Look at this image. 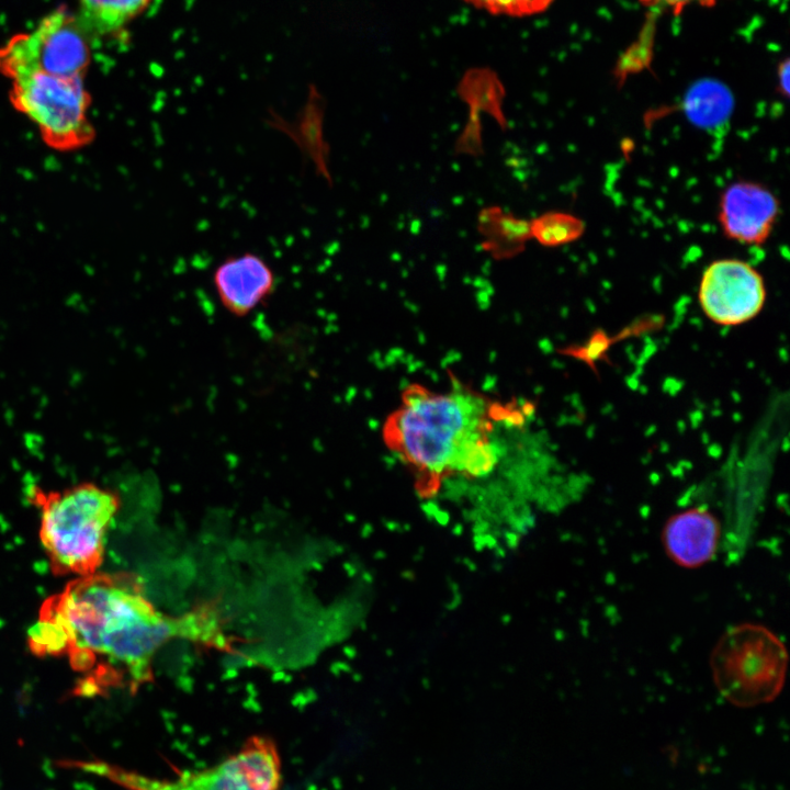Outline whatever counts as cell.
<instances>
[{
	"mask_svg": "<svg viewBox=\"0 0 790 790\" xmlns=\"http://www.w3.org/2000/svg\"><path fill=\"white\" fill-rule=\"evenodd\" d=\"M205 624L198 614L159 613L132 574L94 573L75 578L43 602L27 645L37 656H67L81 676L78 695L92 696L148 681L157 651L179 636L207 640Z\"/></svg>",
	"mask_w": 790,
	"mask_h": 790,
	"instance_id": "6da1fadb",
	"label": "cell"
},
{
	"mask_svg": "<svg viewBox=\"0 0 790 790\" xmlns=\"http://www.w3.org/2000/svg\"><path fill=\"white\" fill-rule=\"evenodd\" d=\"M452 381L447 391L409 385L384 422L386 447L414 474L422 496L454 478L488 477L501 459L500 427L524 421L518 405Z\"/></svg>",
	"mask_w": 790,
	"mask_h": 790,
	"instance_id": "7a4b0ae2",
	"label": "cell"
},
{
	"mask_svg": "<svg viewBox=\"0 0 790 790\" xmlns=\"http://www.w3.org/2000/svg\"><path fill=\"white\" fill-rule=\"evenodd\" d=\"M31 500L40 508V539L57 576H88L103 562L105 537L120 509L119 495L86 482L63 490L33 486Z\"/></svg>",
	"mask_w": 790,
	"mask_h": 790,
	"instance_id": "3957f363",
	"label": "cell"
},
{
	"mask_svg": "<svg viewBox=\"0 0 790 790\" xmlns=\"http://www.w3.org/2000/svg\"><path fill=\"white\" fill-rule=\"evenodd\" d=\"M712 678L730 703L749 708L772 701L781 691L788 668L782 641L755 623L731 627L710 656Z\"/></svg>",
	"mask_w": 790,
	"mask_h": 790,
	"instance_id": "277c9868",
	"label": "cell"
},
{
	"mask_svg": "<svg viewBox=\"0 0 790 790\" xmlns=\"http://www.w3.org/2000/svg\"><path fill=\"white\" fill-rule=\"evenodd\" d=\"M10 101L37 125L44 142L54 149H78L94 138L88 119L90 95L81 77L21 74L12 79Z\"/></svg>",
	"mask_w": 790,
	"mask_h": 790,
	"instance_id": "5b68a950",
	"label": "cell"
},
{
	"mask_svg": "<svg viewBox=\"0 0 790 790\" xmlns=\"http://www.w3.org/2000/svg\"><path fill=\"white\" fill-rule=\"evenodd\" d=\"M94 768L129 790H279L281 783L278 749L263 737L251 738L212 767L173 778H153L108 765Z\"/></svg>",
	"mask_w": 790,
	"mask_h": 790,
	"instance_id": "8992f818",
	"label": "cell"
},
{
	"mask_svg": "<svg viewBox=\"0 0 790 790\" xmlns=\"http://www.w3.org/2000/svg\"><path fill=\"white\" fill-rule=\"evenodd\" d=\"M90 60L88 33L78 18L61 8L0 47V72L11 80L29 71L82 78Z\"/></svg>",
	"mask_w": 790,
	"mask_h": 790,
	"instance_id": "52a82bcc",
	"label": "cell"
},
{
	"mask_svg": "<svg viewBox=\"0 0 790 790\" xmlns=\"http://www.w3.org/2000/svg\"><path fill=\"white\" fill-rule=\"evenodd\" d=\"M698 298L713 323L735 326L758 315L766 290L763 276L751 264L738 259H721L703 271Z\"/></svg>",
	"mask_w": 790,
	"mask_h": 790,
	"instance_id": "ba28073f",
	"label": "cell"
},
{
	"mask_svg": "<svg viewBox=\"0 0 790 790\" xmlns=\"http://www.w3.org/2000/svg\"><path fill=\"white\" fill-rule=\"evenodd\" d=\"M779 212L776 196L764 185L741 181L720 198L719 222L726 237L761 245L769 237Z\"/></svg>",
	"mask_w": 790,
	"mask_h": 790,
	"instance_id": "9c48e42d",
	"label": "cell"
},
{
	"mask_svg": "<svg viewBox=\"0 0 790 790\" xmlns=\"http://www.w3.org/2000/svg\"><path fill=\"white\" fill-rule=\"evenodd\" d=\"M213 284L224 308L244 317L272 295L276 276L261 256L244 252L226 257L216 267Z\"/></svg>",
	"mask_w": 790,
	"mask_h": 790,
	"instance_id": "30bf717a",
	"label": "cell"
},
{
	"mask_svg": "<svg viewBox=\"0 0 790 790\" xmlns=\"http://www.w3.org/2000/svg\"><path fill=\"white\" fill-rule=\"evenodd\" d=\"M663 544L667 555L686 568L699 567L718 552L721 524L704 508H690L672 516L663 529Z\"/></svg>",
	"mask_w": 790,
	"mask_h": 790,
	"instance_id": "8fae6325",
	"label": "cell"
},
{
	"mask_svg": "<svg viewBox=\"0 0 790 790\" xmlns=\"http://www.w3.org/2000/svg\"><path fill=\"white\" fill-rule=\"evenodd\" d=\"M482 249L496 260L511 259L524 251L531 239L530 221L519 218L500 206H487L477 215Z\"/></svg>",
	"mask_w": 790,
	"mask_h": 790,
	"instance_id": "7c38bea8",
	"label": "cell"
},
{
	"mask_svg": "<svg viewBox=\"0 0 790 790\" xmlns=\"http://www.w3.org/2000/svg\"><path fill=\"white\" fill-rule=\"evenodd\" d=\"M151 0H78V20L88 34L110 35L138 16Z\"/></svg>",
	"mask_w": 790,
	"mask_h": 790,
	"instance_id": "4fadbf2b",
	"label": "cell"
},
{
	"mask_svg": "<svg viewBox=\"0 0 790 790\" xmlns=\"http://www.w3.org/2000/svg\"><path fill=\"white\" fill-rule=\"evenodd\" d=\"M458 93L470 111L485 113L493 117L499 127L507 128L508 121L503 110L505 91L490 71H470L461 81Z\"/></svg>",
	"mask_w": 790,
	"mask_h": 790,
	"instance_id": "5bb4252c",
	"label": "cell"
},
{
	"mask_svg": "<svg viewBox=\"0 0 790 790\" xmlns=\"http://www.w3.org/2000/svg\"><path fill=\"white\" fill-rule=\"evenodd\" d=\"M531 238L545 247H558L580 238L585 223L566 212H545L530 221Z\"/></svg>",
	"mask_w": 790,
	"mask_h": 790,
	"instance_id": "9a60e30c",
	"label": "cell"
},
{
	"mask_svg": "<svg viewBox=\"0 0 790 790\" xmlns=\"http://www.w3.org/2000/svg\"><path fill=\"white\" fill-rule=\"evenodd\" d=\"M731 108L730 95L718 87L706 84L692 90L687 98L686 109L689 117L700 125L716 124L724 120Z\"/></svg>",
	"mask_w": 790,
	"mask_h": 790,
	"instance_id": "2e32d148",
	"label": "cell"
},
{
	"mask_svg": "<svg viewBox=\"0 0 790 790\" xmlns=\"http://www.w3.org/2000/svg\"><path fill=\"white\" fill-rule=\"evenodd\" d=\"M473 7L507 16H530L545 11L554 0H464Z\"/></svg>",
	"mask_w": 790,
	"mask_h": 790,
	"instance_id": "e0dca14e",
	"label": "cell"
},
{
	"mask_svg": "<svg viewBox=\"0 0 790 790\" xmlns=\"http://www.w3.org/2000/svg\"><path fill=\"white\" fill-rule=\"evenodd\" d=\"M455 151L472 157L483 155V126L479 113L470 111L466 124L456 139Z\"/></svg>",
	"mask_w": 790,
	"mask_h": 790,
	"instance_id": "ac0fdd59",
	"label": "cell"
},
{
	"mask_svg": "<svg viewBox=\"0 0 790 790\" xmlns=\"http://www.w3.org/2000/svg\"><path fill=\"white\" fill-rule=\"evenodd\" d=\"M719 0H639L642 7L648 9L651 13L670 12L674 15L679 14L685 8L697 4L700 7L711 8Z\"/></svg>",
	"mask_w": 790,
	"mask_h": 790,
	"instance_id": "d6986e66",
	"label": "cell"
},
{
	"mask_svg": "<svg viewBox=\"0 0 790 790\" xmlns=\"http://www.w3.org/2000/svg\"><path fill=\"white\" fill-rule=\"evenodd\" d=\"M789 59L781 60L777 68L778 88L783 97L789 95Z\"/></svg>",
	"mask_w": 790,
	"mask_h": 790,
	"instance_id": "ffe728a7",
	"label": "cell"
}]
</instances>
